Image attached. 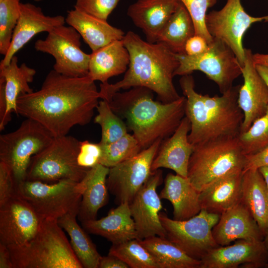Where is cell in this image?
Instances as JSON below:
<instances>
[{"label": "cell", "mask_w": 268, "mask_h": 268, "mask_svg": "<svg viewBox=\"0 0 268 268\" xmlns=\"http://www.w3.org/2000/svg\"><path fill=\"white\" fill-rule=\"evenodd\" d=\"M66 22L62 15H46L42 9L31 3H20V15L14 29L8 51L1 61L0 67L8 65L15 54L36 34L48 33Z\"/></svg>", "instance_id": "cell-20"}, {"label": "cell", "mask_w": 268, "mask_h": 268, "mask_svg": "<svg viewBox=\"0 0 268 268\" xmlns=\"http://www.w3.org/2000/svg\"><path fill=\"white\" fill-rule=\"evenodd\" d=\"M102 149L99 143H95L88 140L80 141L77 157L79 165L83 167L91 168L99 164Z\"/></svg>", "instance_id": "cell-41"}, {"label": "cell", "mask_w": 268, "mask_h": 268, "mask_svg": "<svg viewBox=\"0 0 268 268\" xmlns=\"http://www.w3.org/2000/svg\"><path fill=\"white\" fill-rule=\"evenodd\" d=\"M162 140H158L135 156L109 168L106 183L119 204L130 203L153 171V161Z\"/></svg>", "instance_id": "cell-14"}, {"label": "cell", "mask_w": 268, "mask_h": 268, "mask_svg": "<svg viewBox=\"0 0 268 268\" xmlns=\"http://www.w3.org/2000/svg\"><path fill=\"white\" fill-rule=\"evenodd\" d=\"M237 138L245 155L254 154L268 145V107L266 113Z\"/></svg>", "instance_id": "cell-37"}, {"label": "cell", "mask_w": 268, "mask_h": 268, "mask_svg": "<svg viewBox=\"0 0 268 268\" xmlns=\"http://www.w3.org/2000/svg\"><path fill=\"white\" fill-rule=\"evenodd\" d=\"M108 255L119 258L131 268H162L151 253L137 239L112 244Z\"/></svg>", "instance_id": "cell-34"}, {"label": "cell", "mask_w": 268, "mask_h": 268, "mask_svg": "<svg viewBox=\"0 0 268 268\" xmlns=\"http://www.w3.org/2000/svg\"><path fill=\"white\" fill-rule=\"evenodd\" d=\"M242 171L228 174L200 192L201 209L221 215L240 202Z\"/></svg>", "instance_id": "cell-26"}, {"label": "cell", "mask_w": 268, "mask_h": 268, "mask_svg": "<svg viewBox=\"0 0 268 268\" xmlns=\"http://www.w3.org/2000/svg\"><path fill=\"white\" fill-rule=\"evenodd\" d=\"M245 162V155L237 137L210 141L194 146L187 178L200 192L230 173L243 171Z\"/></svg>", "instance_id": "cell-6"}, {"label": "cell", "mask_w": 268, "mask_h": 268, "mask_svg": "<svg viewBox=\"0 0 268 268\" xmlns=\"http://www.w3.org/2000/svg\"><path fill=\"white\" fill-rule=\"evenodd\" d=\"M78 209L69 212L59 218L58 223L69 236L70 245L78 261L85 268H99L101 255L95 245L77 223Z\"/></svg>", "instance_id": "cell-31"}, {"label": "cell", "mask_w": 268, "mask_h": 268, "mask_svg": "<svg viewBox=\"0 0 268 268\" xmlns=\"http://www.w3.org/2000/svg\"><path fill=\"white\" fill-rule=\"evenodd\" d=\"M186 8L193 20L195 34L203 37L210 43L213 37L208 33L205 24V18L209 8L214 6L217 0H179Z\"/></svg>", "instance_id": "cell-39"}, {"label": "cell", "mask_w": 268, "mask_h": 268, "mask_svg": "<svg viewBox=\"0 0 268 268\" xmlns=\"http://www.w3.org/2000/svg\"><path fill=\"white\" fill-rule=\"evenodd\" d=\"M235 242L210 250L201 259L200 268L266 267L268 254L263 241L240 239Z\"/></svg>", "instance_id": "cell-17"}, {"label": "cell", "mask_w": 268, "mask_h": 268, "mask_svg": "<svg viewBox=\"0 0 268 268\" xmlns=\"http://www.w3.org/2000/svg\"><path fill=\"white\" fill-rule=\"evenodd\" d=\"M190 129V122L185 116L174 133L161 142L152 164V171L165 168L187 178L189 160L194 149L188 139Z\"/></svg>", "instance_id": "cell-21"}, {"label": "cell", "mask_w": 268, "mask_h": 268, "mask_svg": "<svg viewBox=\"0 0 268 268\" xmlns=\"http://www.w3.org/2000/svg\"><path fill=\"white\" fill-rule=\"evenodd\" d=\"M213 237L219 246L237 240L263 241L264 234L248 209L240 202L220 215Z\"/></svg>", "instance_id": "cell-22"}, {"label": "cell", "mask_w": 268, "mask_h": 268, "mask_svg": "<svg viewBox=\"0 0 268 268\" xmlns=\"http://www.w3.org/2000/svg\"><path fill=\"white\" fill-rule=\"evenodd\" d=\"M0 268H13L9 248L0 243Z\"/></svg>", "instance_id": "cell-46"}, {"label": "cell", "mask_w": 268, "mask_h": 268, "mask_svg": "<svg viewBox=\"0 0 268 268\" xmlns=\"http://www.w3.org/2000/svg\"><path fill=\"white\" fill-rule=\"evenodd\" d=\"M81 36L71 26L56 27L48 33L45 39L34 44L35 49L52 55L55 59L53 69L71 77L88 75L90 54L80 48Z\"/></svg>", "instance_id": "cell-12"}, {"label": "cell", "mask_w": 268, "mask_h": 268, "mask_svg": "<svg viewBox=\"0 0 268 268\" xmlns=\"http://www.w3.org/2000/svg\"><path fill=\"white\" fill-rule=\"evenodd\" d=\"M57 220L42 219L34 237L8 247L13 268H83Z\"/></svg>", "instance_id": "cell-5"}, {"label": "cell", "mask_w": 268, "mask_h": 268, "mask_svg": "<svg viewBox=\"0 0 268 268\" xmlns=\"http://www.w3.org/2000/svg\"><path fill=\"white\" fill-rule=\"evenodd\" d=\"M255 65L257 71L268 87V67L260 65Z\"/></svg>", "instance_id": "cell-48"}, {"label": "cell", "mask_w": 268, "mask_h": 268, "mask_svg": "<svg viewBox=\"0 0 268 268\" xmlns=\"http://www.w3.org/2000/svg\"><path fill=\"white\" fill-rule=\"evenodd\" d=\"M240 202L248 209L264 235L268 228V188L259 169L243 172Z\"/></svg>", "instance_id": "cell-30"}, {"label": "cell", "mask_w": 268, "mask_h": 268, "mask_svg": "<svg viewBox=\"0 0 268 268\" xmlns=\"http://www.w3.org/2000/svg\"><path fill=\"white\" fill-rule=\"evenodd\" d=\"M41 221L32 206L15 195L0 206V243L11 247L28 243L37 233Z\"/></svg>", "instance_id": "cell-15"}, {"label": "cell", "mask_w": 268, "mask_h": 268, "mask_svg": "<svg viewBox=\"0 0 268 268\" xmlns=\"http://www.w3.org/2000/svg\"><path fill=\"white\" fill-rule=\"evenodd\" d=\"M253 60L255 65H260L268 67V54L259 53L253 54Z\"/></svg>", "instance_id": "cell-47"}, {"label": "cell", "mask_w": 268, "mask_h": 268, "mask_svg": "<svg viewBox=\"0 0 268 268\" xmlns=\"http://www.w3.org/2000/svg\"><path fill=\"white\" fill-rule=\"evenodd\" d=\"M34 1H42V0H34Z\"/></svg>", "instance_id": "cell-51"}, {"label": "cell", "mask_w": 268, "mask_h": 268, "mask_svg": "<svg viewBox=\"0 0 268 268\" xmlns=\"http://www.w3.org/2000/svg\"><path fill=\"white\" fill-rule=\"evenodd\" d=\"M35 69L23 63L19 66L14 56L10 63L0 67V131L11 121L12 113H16V102L21 95L33 91L29 85L34 78Z\"/></svg>", "instance_id": "cell-19"}, {"label": "cell", "mask_w": 268, "mask_h": 268, "mask_svg": "<svg viewBox=\"0 0 268 268\" xmlns=\"http://www.w3.org/2000/svg\"><path fill=\"white\" fill-rule=\"evenodd\" d=\"M265 268H268V264L267 265V266H266V267H265Z\"/></svg>", "instance_id": "cell-52"}, {"label": "cell", "mask_w": 268, "mask_h": 268, "mask_svg": "<svg viewBox=\"0 0 268 268\" xmlns=\"http://www.w3.org/2000/svg\"><path fill=\"white\" fill-rule=\"evenodd\" d=\"M263 241L267 249L268 254V228H267V229L266 230L264 234V239H263Z\"/></svg>", "instance_id": "cell-50"}, {"label": "cell", "mask_w": 268, "mask_h": 268, "mask_svg": "<svg viewBox=\"0 0 268 268\" xmlns=\"http://www.w3.org/2000/svg\"><path fill=\"white\" fill-rule=\"evenodd\" d=\"M99 99L95 81L88 75L71 77L52 69L38 90L18 97L16 114L38 122L55 137L62 136L73 127L90 122Z\"/></svg>", "instance_id": "cell-1"}, {"label": "cell", "mask_w": 268, "mask_h": 268, "mask_svg": "<svg viewBox=\"0 0 268 268\" xmlns=\"http://www.w3.org/2000/svg\"><path fill=\"white\" fill-rule=\"evenodd\" d=\"M152 92L146 87H134L115 93L108 101L112 110L126 120L142 150L171 136L185 116L184 96L164 103L154 100Z\"/></svg>", "instance_id": "cell-3"}, {"label": "cell", "mask_w": 268, "mask_h": 268, "mask_svg": "<svg viewBox=\"0 0 268 268\" xmlns=\"http://www.w3.org/2000/svg\"><path fill=\"white\" fill-rule=\"evenodd\" d=\"M81 223L83 228L87 232L102 236L112 244L138 239L128 202L119 204L117 207L111 209L105 217Z\"/></svg>", "instance_id": "cell-24"}, {"label": "cell", "mask_w": 268, "mask_h": 268, "mask_svg": "<svg viewBox=\"0 0 268 268\" xmlns=\"http://www.w3.org/2000/svg\"><path fill=\"white\" fill-rule=\"evenodd\" d=\"M80 143L72 136L55 137L48 146L32 156L25 180L47 183L62 180L81 181L90 168L78 163Z\"/></svg>", "instance_id": "cell-7"}, {"label": "cell", "mask_w": 268, "mask_h": 268, "mask_svg": "<svg viewBox=\"0 0 268 268\" xmlns=\"http://www.w3.org/2000/svg\"><path fill=\"white\" fill-rule=\"evenodd\" d=\"M98 114L94 123L101 129V144L114 142L128 134V128L123 120L111 109L109 102L102 99L99 101L96 109Z\"/></svg>", "instance_id": "cell-35"}, {"label": "cell", "mask_w": 268, "mask_h": 268, "mask_svg": "<svg viewBox=\"0 0 268 268\" xmlns=\"http://www.w3.org/2000/svg\"><path fill=\"white\" fill-rule=\"evenodd\" d=\"M123 41L130 56L128 69L122 80L113 84L101 83L100 99L109 101L121 89L134 87L151 90L164 103L181 97L173 82L179 66L175 53L163 44L145 41L132 31L125 35Z\"/></svg>", "instance_id": "cell-2"}, {"label": "cell", "mask_w": 268, "mask_h": 268, "mask_svg": "<svg viewBox=\"0 0 268 268\" xmlns=\"http://www.w3.org/2000/svg\"><path fill=\"white\" fill-rule=\"evenodd\" d=\"M55 136L38 122L29 118L13 132L0 135V161L10 169L16 185L25 180L31 159L48 146Z\"/></svg>", "instance_id": "cell-9"}, {"label": "cell", "mask_w": 268, "mask_h": 268, "mask_svg": "<svg viewBox=\"0 0 268 268\" xmlns=\"http://www.w3.org/2000/svg\"><path fill=\"white\" fill-rule=\"evenodd\" d=\"M129 266L119 258L108 255L107 256L102 257L99 268H128Z\"/></svg>", "instance_id": "cell-45"}, {"label": "cell", "mask_w": 268, "mask_h": 268, "mask_svg": "<svg viewBox=\"0 0 268 268\" xmlns=\"http://www.w3.org/2000/svg\"><path fill=\"white\" fill-rule=\"evenodd\" d=\"M179 66L175 75L191 74L199 70L217 85L221 94L231 88L242 74V67L231 49L221 40L213 38L207 50L196 56L176 54Z\"/></svg>", "instance_id": "cell-10"}, {"label": "cell", "mask_w": 268, "mask_h": 268, "mask_svg": "<svg viewBox=\"0 0 268 268\" xmlns=\"http://www.w3.org/2000/svg\"><path fill=\"white\" fill-rule=\"evenodd\" d=\"M162 181V171L160 169L153 171L129 203L139 240L154 236L166 237L159 217L162 208L161 199L156 192Z\"/></svg>", "instance_id": "cell-16"}, {"label": "cell", "mask_w": 268, "mask_h": 268, "mask_svg": "<svg viewBox=\"0 0 268 268\" xmlns=\"http://www.w3.org/2000/svg\"><path fill=\"white\" fill-rule=\"evenodd\" d=\"M245 52L241 69L244 83L238 98V105L244 116L240 133L248 130L255 120L264 115L268 107V87L256 68L252 51L245 49Z\"/></svg>", "instance_id": "cell-18"}, {"label": "cell", "mask_w": 268, "mask_h": 268, "mask_svg": "<svg viewBox=\"0 0 268 268\" xmlns=\"http://www.w3.org/2000/svg\"><path fill=\"white\" fill-rule=\"evenodd\" d=\"M140 241L162 268H200L201 260L190 257L166 237L154 236Z\"/></svg>", "instance_id": "cell-33"}, {"label": "cell", "mask_w": 268, "mask_h": 268, "mask_svg": "<svg viewBox=\"0 0 268 268\" xmlns=\"http://www.w3.org/2000/svg\"><path fill=\"white\" fill-rule=\"evenodd\" d=\"M195 34V25L192 17L180 2L163 28L156 42L163 44L175 54H185L186 42Z\"/></svg>", "instance_id": "cell-32"}, {"label": "cell", "mask_w": 268, "mask_h": 268, "mask_svg": "<svg viewBox=\"0 0 268 268\" xmlns=\"http://www.w3.org/2000/svg\"><path fill=\"white\" fill-rule=\"evenodd\" d=\"M20 0H0V53L4 56L10 46L20 15Z\"/></svg>", "instance_id": "cell-38"}, {"label": "cell", "mask_w": 268, "mask_h": 268, "mask_svg": "<svg viewBox=\"0 0 268 268\" xmlns=\"http://www.w3.org/2000/svg\"><path fill=\"white\" fill-rule=\"evenodd\" d=\"M161 199L169 201L173 208V219H188L198 214L201 209L200 192L187 178L169 173L164 180V186L159 194Z\"/></svg>", "instance_id": "cell-25"}, {"label": "cell", "mask_w": 268, "mask_h": 268, "mask_svg": "<svg viewBox=\"0 0 268 268\" xmlns=\"http://www.w3.org/2000/svg\"><path fill=\"white\" fill-rule=\"evenodd\" d=\"M262 21L268 22V15L261 17L250 15L245 10L241 0H227L221 9L211 11L205 18L208 33L231 49L242 67L245 60L243 36L253 23Z\"/></svg>", "instance_id": "cell-13"}, {"label": "cell", "mask_w": 268, "mask_h": 268, "mask_svg": "<svg viewBox=\"0 0 268 268\" xmlns=\"http://www.w3.org/2000/svg\"><path fill=\"white\" fill-rule=\"evenodd\" d=\"M208 46L206 40L202 36L195 34L190 37L185 45V54L189 56H196L205 52Z\"/></svg>", "instance_id": "cell-44"}, {"label": "cell", "mask_w": 268, "mask_h": 268, "mask_svg": "<svg viewBox=\"0 0 268 268\" xmlns=\"http://www.w3.org/2000/svg\"><path fill=\"white\" fill-rule=\"evenodd\" d=\"M266 166H268V145L254 154L245 155L243 172L250 169H259Z\"/></svg>", "instance_id": "cell-43"}, {"label": "cell", "mask_w": 268, "mask_h": 268, "mask_svg": "<svg viewBox=\"0 0 268 268\" xmlns=\"http://www.w3.org/2000/svg\"><path fill=\"white\" fill-rule=\"evenodd\" d=\"M66 22L74 28L92 52L116 40H122L124 32L104 20L74 8L68 11Z\"/></svg>", "instance_id": "cell-27"}, {"label": "cell", "mask_w": 268, "mask_h": 268, "mask_svg": "<svg viewBox=\"0 0 268 268\" xmlns=\"http://www.w3.org/2000/svg\"><path fill=\"white\" fill-rule=\"evenodd\" d=\"M220 217V214L203 209L184 220L170 218L164 212L159 214L166 238L190 257L200 260L210 250L219 246L213 237L212 230Z\"/></svg>", "instance_id": "cell-11"}, {"label": "cell", "mask_w": 268, "mask_h": 268, "mask_svg": "<svg viewBox=\"0 0 268 268\" xmlns=\"http://www.w3.org/2000/svg\"><path fill=\"white\" fill-rule=\"evenodd\" d=\"M83 190L81 181L71 180L53 183L24 180L16 185V194L32 206L42 220H58L79 209Z\"/></svg>", "instance_id": "cell-8"}, {"label": "cell", "mask_w": 268, "mask_h": 268, "mask_svg": "<svg viewBox=\"0 0 268 268\" xmlns=\"http://www.w3.org/2000/svg\"><path fill=\"white\" fill-rule=\"evenodd\" d=\"M259 170L263 175L268 188V166L262 167Z\"/></svg>", "instance_id": "cell-49"}, {"label": "cell", "mask_w": 268, "mask_h": 268, "mask_svg": "<svg viewBox=\"0 0 268 268\" xmlns=\"http://www.w3.org/2000/svg\"><path fill=\"white\" fill-rule=\"evenodd\" d=\"M16 184L9 167L0 161V206L16 195Z\"/></svg>", "instance_id": "cell-42"}, {"label": "cell", "mask_w": 268, "mask_h": 268, "mask_svg": "<svg viewBox=\"0 0 268 268\" xmlns=\"http://www.w3.org/2000/svg\"><path fill=\"white\" fill-rule=\"evenodd\" d=\"M120 0H76L74 8L107 20Z\"/></svg>", "instance_id": "cell-40"}, {"label": "cell", "mask_w": 268, "mask_h": 268, "mask_svg": "<svg viewBox=\"0 0 268 268\" xmlns=\"http://www.w3.org/2000/svg\"><path fill=\"white\" fill-rule=\"evenodd\" d=\"M109 171V168L98 164L90 168L81 181L84 190L77 216L81 222L96 219L98 210L107 203Z\"/></svg>", "instance_id": "cell-29"}, {"label": "cell", "mask_w": 268, "mask_h": 268, "mask_svg": "<svg viewBox=\"0 0 268 268\" xmlns=\"http://www.w3.org/2000/svg\"><path fill=\"white\" fill-rule=\"evenodd\" d=\"M179 83L186 99L185 116L191 124L188 139L193 146L238 136L244 118L238 103L241 85L233 86L220 96H210L196 91L191 74L182 76Z\"/></svg>", "instance_id": "cell-4"}, {"label": "cell", "mask_w": 268, "mask_h": 268, "mask_svg": "<svg viewBox=\"0 0 268 268\" xmlns=\"http://www.w3.org/2000/svg\"><path fill=\"white\" fill-rule=\"evenodd\" d=\"M129 63V53L123 39L116 40L92 52L88 76L104 83L110 78L125 72Z\"/></svg>", "instance_id": "cell-28"}, {"label": "cell", "mask_w": 268, "mask_h": 268, "mask_svg": "<svg viewBox=\"0 0 268 268\" xmlns=\"http://www.w3.org/2000/svg\"><path fill=\"white\" fill-rule=\"evenodd\" d=\"M100 144L102 155L99 164L109 168L135 156L142 150L136 139L128 133L114 142Z\"/></svg>", "instance_id": "cell-36"}, {"label": "cell", "mask_w": 268, "mask_h": 268, "mask_svg": "<svg viewBox=\"0 0 268 268\" xmlns=\"http://www.w3.org/2000/svg\"><path fill=\"white\" fill-rule=\"evenodd\" d=\"M180 3L179 0H137L129 6L127 15L141 29L147 41L155 43Z\"/></svg>", "instance_id": "cell-23"}]
</instances>
